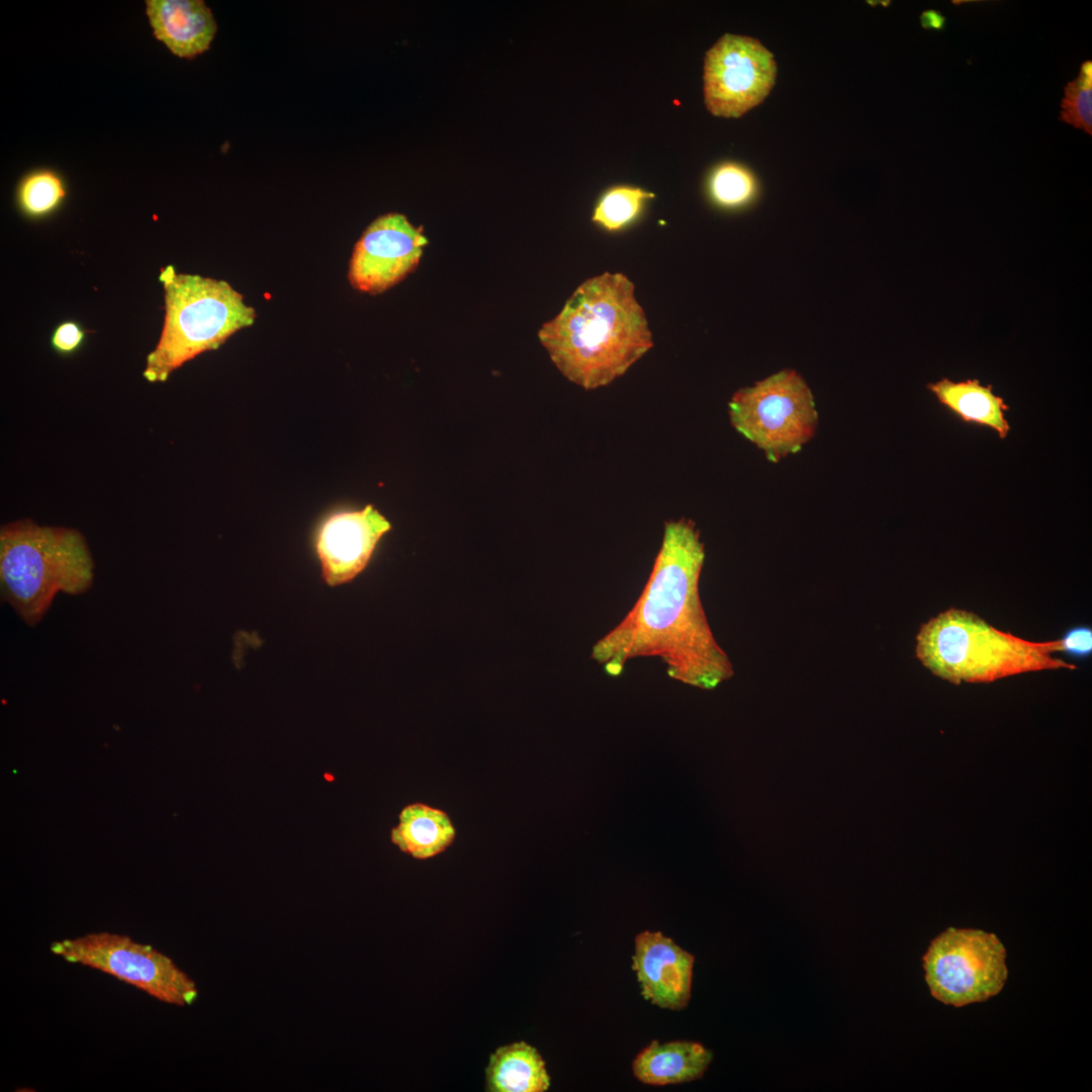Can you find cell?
<instances>
[{"mask_svg":"<svg viewBox=\"0 0 1092 1092\" xmlns=\"http://www.w3.org/2000/svg\"><path fill=\"white\" fill-rule=\"evenodd\" d=\"M705 557L692 520L665 522L641 595L592 647L590 658L608 675H621L627 661L636 657L656 656L669 677L702 690H714L732 677V663L713 635L700 598Z\"/></svg>","mask_w":1092,"mask_h":1092,"instance_id":"cell-1","label":"cell"},{"mask_svg":"<svg viewBox=\"0 0 1092 1092\" xmlns=\"http://www.w3.org/2000/svg\"><path fill=\"white\" fill-rule=\"evenodd\" d=\"M538 338L557 369L586 390L624 375L653 347L633 282L611 272L581 283Z\"/></svg>","mask_w":1092,"mask_h":1092,"instance_id":"cell-2","label":"cell"},{"mask_svg":"<svg viewBox=\"0 0 1092 1092\" xmlns=\"http://www.w3.org/2000/svg\"><path fill=\"white\" fill-rule=\"evenodd\" d=\"M93 580L94 561L76 529L29 519L2 526L1 597L28 626L42 620L58 593H86Z\"/></svg>","mask_w":1092,"mask_h":1092,"instance_id":"cell-3","label":"cell"},{"mask_svg":"<svg viewBox=\"0 0 1092 1092\" xmlns=\"http://www.w3.org/2000/svg\"><path fill=\"white\" fill-rule=\"evenodd\" d=\"M916 656L934 675L960 685L1076 665L1054 657L1058 641L1035 643L1003 632L977 614L950 608L921 625Z\"/></svg>","mask_w":1092,"mask_h":1092,"instance_id":"cell-4","label":"cell"},{"mask_svg":"<svg viewBox=\"0 0 1092 1092\" xmlns=\"http://www.w3.org/2000/svg\"><path fill=\"white\" fill-rule=\"evenodd\" d=\"M164 323L159 341L146 360L143 376L164 382L187 361L217 349L232 335L253 325L256 311L226 281L161 269Z\"/></svg>","mask_w":1092,"mask_h":1092,"instance_id":"cell-5","label":"cell"},{"mask_svg":"<svg viewBox=\"0 0 1092 1092\" xmlns=\"http://www.w3.org/2000/svg\"><path fill=\"white\" fill-rule=\"evenodd\" d=\"M728 414L731 426L774 463L798 453L818 426L812 391L795 370H782L737 390Z\"/></svg>","mask_w":1092,"mask_h":1092,"instance_id":"cell-6","label":"cell"},{"mask_svg":"<svg viewBox=\"0 0 1092 1092\" xmlns=\"http://www.w3.org/2000/svg\"><path fill=\"white\" fill-rule=\"evenodd\" d=\"M50 949L68 963L103 972L163 1003L187 1006L198 996L195 982L171 958L127 935L86 933L53 941Z\"/></svg>","mask_w":1092,"mask_h":1092,"instance_id":"cell-7","label":"cell"},{"mask_svg":"<svg viewBox=\"0 0 1092 1092\" xmlns=\"http://www.w3.org/2000/svg\"><path fill=\"white\" fill-rule=\"evenodd\" d=\"M1006 951L993 933L947 928L929 944L924 957L925 980L938 1001L961 1007L998 994L1008 970Z\"/></svg>","mask_w":1092,"mask_h":1092,"instance_id":"cell-8","label":"cell"},{"mask_svg":"<svg viewBox=\"0 0 1092 1092\" xmlns=\"http://www.w3.org/2000/svg\"><path fill=\"white\" fill-rule=\"evenodd\" d=\"M776 77L774 56L757 39L725 34L705 57L706 106L716 116L740 117L764 100Z\"/></svg>","mask_w":1092,"mask_h":1092,"instance_id":"cell-9","label":"cell"},{"mask_svg":"<svg viewBox=\"0 0 1092 1092\" xmlns=\"http://www.w3.org/2000/svg\"><path fill=\"white\" fill-rule=\"evenodd\" d=\"M428 239L399 213L377 217L356 243L349 263L351 285L370 294L392 287L419 265Z\"/></svg>","mask_w":1092,"mask_h":1092,"instance_id":"cell-10","label":"cell"},{"mask_svg":"<svg viewBox=\"0 0 1092 1092\" xmlns=\"http://www.w3.org/2000/svg\"><path fill=\"white\" fill-rule=\"evenodd\" d=\"M390 528V523L372 505L329 517L321 526L315 542L327 583L341 584L361 572L379 539Z\"/></svg>","mask_w":1092,"mask_h":1092,"instance_id":"cell-11","label":"cell"},{"mask_svg":"<svg viewBox=\"0 0 1092 1092\" xmlns=\"http://www.w3.org/2000/svg\"><path fill=\"white\" fill-rule=\"evenodd\" d=\"M695 957L659 931L635 938L633 970L641 993L652 1004L671 1010L688 1006Z\"/></svg>","mask_w":1092,"mask_h":1092,"instance_id":"cell-12","label":"cell"},{"mask_svg":"<svg viewBox=\"0 0 1092 1092\" xmlns=\"http://www.w3.org/2000/svg\"><path fill=\"white\" fill-rule=\"evenodd\" d=\"M146 14L154 36L179 58L193 59L206 52L217 30L202 0H147Z\"/></svg>","mask_w":1092,"mask_h":1092,"instance_id":"cell-13","label":"cell"},{"mask_svg":"<svg viewBox=\"0 0 1092 1092\" xmlns=\"http://www.w3.org/2000/svg\"><path fill=\"white\" fill-rule=\"evenodd\" d=\"M713 1058L712 1051L696 1041L653 1040L636 1056L632 1071L647 1085L681 1084L702 1078Z\"/></svg>","mask_w":1092,"mask_h":1092,"instance_id":"cell-14","label":"cell"},{"mask_svg":"<svg viewBox=\"0 0 1092 1092\" xmlns=\"http://www.w3.org/2000/svg\"><path fill=\"white\" fill-rule=\"evenodd\" d=\"M926 387L962 423L991 429L1001 440L1007 438L1011 427L1006 412L1010 406L993 392L991 384L983 385L976 378L954 382L944 377Z\"/></svg>","mask_w":1092,"mask_h":1092,"instance_id":"cell-15","label":"cell"},{"mask_svg":"<svg viewBox=\"0 0 1092 1092\" xmlns=\"http://www.w3.org/2000/svg\"><path fill=\"white\" fill-rule=\"evenodd\" d=\"M456 829L444 810L416 802L404 806L398 823L390 830V841L415 859H429L452 845Z\"/></svg>","mask_w":1092,"mask_h":1092,"instance_id":"cell-16","label":"cell"},{"mask_svg":"<svg viewBox=\"0 0 1092 1092\" xmlns=\"http://www.w3.org/2000/svg\"><path fill=\"white\" fill-rule=\"evenodd\" d=\"M485 1079L489 1092H544L550 1087L542 1056L525 1041L500 1046L491 1054Z\"/></svg>","mask_w":1092,"mask_h":1092,"instance_id":"cell-17","label":"cell"},{"mask_svg":"<svg viewBox=\"0 0 1092 1092\" xmlns=\"http://www.w3.org/2000/svg\"><path fill=\"white\" fill-rule=\"evenodd\" d=\"M68 197L64 176L49 167L34 168L19 179L14 201L19 213L29 220H42L57 213Z\"/></svg>","mask_w":1092,"mask_h":1092,"instance_id":"cell-18","label":"cell"},{"mask_svg":"<svg viewBox=\"0 0 1092 1092\" xmlns=\"http://www.w3.org/2000/svg\"><path fill=\"white\" fill-rule=\"evenodd\" d=\"M653 197L641 188L615 187L602 197L593 220L609 231L619 230L637 216L646 199Z\"/></svg>","mask_w":1092,"mask_h":1092,"instance_id":"cell-19","label":"cell"},{"mask_svg":"<svg viewBox=\"0 0 1092 1092\" xmlns=\"http://www.w3.org/2000/svg\"><path fill=\"white\" fill-rule=\"evenodd\" d=\"M1060 119L1092 134V62L1085 61L1078 77L1067 84Z\"/></svg>","mask_w":1092,"mask_h":1092,"instance_id":"cell-20","label":"cell"},{"mask_svg":"<svg viewBox=\"0 0 1092 1092\" xmlns=\"http://www.w3.org/2000/svg\"><path fill=\"white\" fill-rule=\"evenodd\" d=\"M710 191L723 206H738L747 202L755 192V180L743 167L734 164L720 166L710 180Z\"/></svg>","mask_w":1092,"mask_h":1092,"instance_id":"cell-21","label":"cell"},{"mask_svg":"<svg viewBox=\"0 0 1092 1092\" xmlns=\"http://www.w3.org/2000/svg\"><path fill=\"white\" fill-rule=\"evenodd\" d=\"M86 340V330L74 320H65L53 330L50 343L61 356H70L80 350Z\"/></svg>","mask_w":1092,"mask_h":1092,"instance_id":"cell-22","label":"cell"},{"mask_svg":"<svg viewBox=\"0 0 1092 1092\" xmlns=\"http://www.w3.org/2000/svg\"><path fill=\"white\" fill-rule=\"evenodd\" d=\"M1058 641V651L1066 655L1084 660L1092 654V628L1087 625H1078L1068 628Z\"/></svg>","mask_w":1092,"mask_h":1092,"instance_id":"cell-23","label":"cell"},{"mask_svg":"<svg viewBox=\"0 0 1092 1092\" xmlns=\"http://www.w3.org/2000/svg\"><path fill=\"white\" fill-rule=\"evenodd\" d=\"M945 22L946 18L938 10H925L920 15V23L925 29L942 30L945 26Z\"/></svg>","mask_w":1092,"mask_h":1092,"instance_id":"cell-24","label":"cell"}]
</instances>
